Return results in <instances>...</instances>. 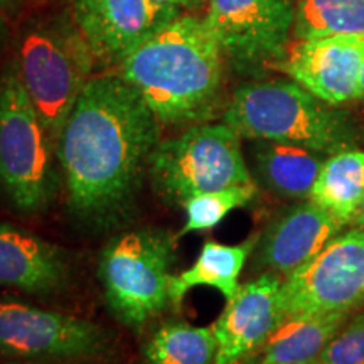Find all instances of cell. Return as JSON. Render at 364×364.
Wrapping results in <instances>:
<instances>
[{"instance_id":"cell-21","label":"cell","mask_w":364,"mask_h":364,"mask_svg":"<svg viewBox=\"0 0 364 364\" xmlns=\"http://www.w3.org/2000/svg\"><path fill=\"white\" fill-rule=\"evenodd\" d=\"M297 39L364 34V0H295Z\"/></svg>"},{"instance_id":"cell-29","label":"cell","mask_w":364,"mask_h":364,"mask_svg":"<svg viewBox=\"0 0 364 364\" xmlns=\"http://www.w3.org/2000/svg\"><path fill=\"white\" fill-rule=\"evenodd\" d=\"M297 364H326L324 361H321V359H317V361H311V363H297Z\"/></svg>"},{"instance_id":"cell-18","label":"cell","mask_w":364,"mask_h":364,"mask_svg":"<svg viewBox=\"0 0 364 364\" xmlns=\"http://www.w3.org/2000/svg\"><path fill=\"white\" fill-rule=\"evenodd\" d=\"M349 311L294 317L282 322L260 349L255 364H297L317 361L348 321Z\"/></svg>"},{"instance_id":"cell-27","label":"cell","mask_w":364,"mask_h":364,"mask_svg":"<svg viewBox=\"0 0 364 364\" xmlns=\"http://www.w3.org/2000/svg\"><path fill=\"white\" fill-rule=\"evenodd\" d=\"M2 364H58V363H48V361H6Z\"/></svg>"},{"instance_id":"cell-12","label":"cell","mask_w":364,"mask_h":364,"mask_svg":"<svg viewBox=\"0 0 364 364\" xmlns=\"http://www.w3.org/2000/svg\"><path fill=\"white\" fill-rule=\"evenodd\" d=\"M181 12L154 0H75V24L97 61L120 65Z\"/></svg>"},{"instance_id":"cell-25","label":"cell","mask_w":364,"mask_h":364,"mask_svg":"<svg viewBox=\"0 0 364 364\" xmlns=\"http://www.w3.org/2000/svg\"><path fill=\"white\" fill-rule=\"evenodd\" d=\"M26 0H0V14L4 17H14L19 14Z\"/></svg>"},{"instance_id":"cell-11","label":"cell","mask_w":364,"mask_h":364,"mask_svg":"<svg viewBox=\"0 0 364 364\" xmlns=\"http://www.w3.org/2000/svg\"><path fill=\"white\" fill-rule=\"evenodd\" d=\"M364 65V34L299 39L289 44L275 70L322 102L338 107L359 98Z\"/></svg>"},{"instance_id":"cell-10","label":"cell","mask_w":364,"mask_h":364,"mask_svg":"<svg viewBox=\"0 0 364 364\" xmlns=\"http://www.w3.org/2000/svg\"><path fill=\"white\" fill-rule=\"evenodd\" d=\"M223 56L241 71L275 68L289 48L294 0H208L203 17Z\"/></svg>"},{"instance_id":"cell-30","label":"cell","mask_w":364,"mask_h":364,"mask_svg":"<svg viewBox=\"0 0 364 364\" xmlns=\"http://www.w3.org/2000/svg\"><path fill=\"white\" fill-rule=\"evenodd\" d=\"M2 31H4V16L0 14V34H2Z\"/></svg>"},{"instance_id":"cell-20","label":"cell","mask_w":364,"mask_h":364,"mask_svg":"<svg viewBox=\"0 0 364 364\" xmlns=\"http://www.w3.org/2000/svg\"><path fill=\"white\" fill-rule=\"evenodd\" d=\"M218 343L211 327L167 321L142 349L144 364H215Z\"/></svg>"},{"instance_id":"cell-22","label":"cell","mask_w":364,"mask_h":364,"mask_svg":"<svg viewBox=\"0 0 364 364\" xmlns=\"http://www.w3.org/2000/svg\"><path fill=\"white\" fill-rule=\"evenodd\" d=\"M258 188L255 182L231 186V188L208 191L196 194L182 204L186 211V223L176 238L189 233H201L216 228L235 209L243 208L255 199Z\"/></svg>"},{"instance_id":"cell-2","label":"cell","mask_w":364,"mask_h":364,"mask_svg":"<svg viewBox=\"0 0 364 364\" xmlns=\"http://www.w3.org/2000/svg\"><path fill=\"white\" fill-rule=\"evenodd\" d=\"M223 58L204 21L179 14L118 66L161 124H196L220 102Z\"/></svg>"},{"instance_id":"cell-19","label":"cell","mask_w":364,"mask_h":364,"mask_svg":"<svg viewBox=\"0 0 364 364\" xmlns=\"http://www.w3.org/2000/svg\"><path fill=\"white\" fill-rule=\"evenodd\" d=\"M309 199L344 226L354 223L364 199V152L349 149L327 157Z\"/></svg>"},{"instance_id":"cell-23","label":"cell","mask_w":364,"mask_h":364,"mask_svg":"<svg viewBox=\"0 0 364 364\" xmlns=\"http://www.w3.org/2000/svg\"><path fill=\"white\" fill-rule=\"evenodd\" d=\"M318 359L326 364H364V311L341 327Z\"/></svg>"},{"instance_id":"cell-17","label":"cell","mask_w":364,"mask_h":364,"mask_svg":"<svg viewBox=\"0 0 364 364\" xmlns=\"http://www.w3.org/2000/svg\"><path fill=\"white\" fill-rule=\"evenodd\" d=\"M258 236L253 235L238 245H225L215 240L203 243L196 262L179 275L172 277L171 302L179 307L191 290L196 287L216 289L226 300H231L240 290L238 279L245 263L253 253L258 243Z\"/></svg>"},{"instance_id":"cell-15","label":"cell","mask_w":364,"mask_h":364,"mask_svg":"<svg viewBox=\"0 0 364 364\" xmlns=\"http://www.w3.org/2000/svg\"><path fill=\"white\" fill-rule=\"evenodd\" d=\"M70 282L65 252L41 236L0 223V285L22 292L48 295Z\"/></svg>"},{"instance_id":"cell-9","label":"cell","mask_w":364,"mask_h":364,"mask_svg":"<svg viewBox=\"0 0 364 364\" xmlns=\"http://www.w3.org/2000/svg\"><path fill=\"white\" fill-rule=\"evenodd\" d=\"M364 299V231L332 238L280 285L282 322L294 317L349 311Z\"/></svg>"},{"instance_id":"cell-7","label":"cell","mask_w":364,"mask_h":364,"mask_svg":"<svg viewBox=\"0 0 364 364\" xmlns=\"http://www.w3.org/2000/svg\"><path fill=\"white\" fill-rule=\"evenodd\" d=\"M154 191L171 206L196 194L252 182L240 135L226 124L194 125L159 142L149 161Z\"/></svg>"},{"instance_id":"cell-1","label":"cell","mask_w":364,"mask_h":364,"mask_svg":"<svg viewBox=\"0 0 364 364\" xmlns=\"http://www.w3.org/2000/svg\"><path fill=\"white\" fill-rule=\"evenodd\" d=\"M159 124L120 73L91 76L56 144L75 220L90 230H110L129 220L144 167L159 144Z\"/></svg>"},{"instance_id":"cell-24","label":"cell","mask_w":364,"mask_h":364,"mask_svg":"<svg viewBox=\"0 0 364 364\" xmlns=\"http://www.w3.org/2000/svg\"><path fill=\"white\" fill-rule=\"evenodd\" d=\"M154 2L162 7H169V9H174L177 12H181V11H188V9H194L196 6H199L203 0H154Z\"/></svg>"},{"instance_id":"cell-3","label":"cell","mask_w":364,"mask_h":364,"mask_svg":"<svg viewBox=\"0 0 364 364\" xmlns=\"http://www.w3.org/2000/svg\"><path fill=\"white\" fill-rule=\"evenodd\" d=\"M223 120L240 139L292 144L322 156H334L356 145L349 118L295 81L272 80L240 86Z\"/></svg>"},{"instance_id":"cell-28","label":"cell","mask_w":364,"mask_h":364,"mask_svg":"<svg viewBox=\"0 0 364 364\" xmlns=\"http://www.w3.org/2000/svg\"><path fill=\"white\" fill-rule=\"evenodd\" d=\"M359 98L364 100V65L361 70V80H359Z\"/></svg>"},{"instance_id":"cell-5","label":"cell","mask_w":364,"mask_h":364,"mask_svg":"<svg viewBox=\"0 0 364 364\" xmlns=\"http://www.w3.org/2000/svg\"><path fill=\"white\" fill-rule=\"evenodd\" d=\"M54 156L56 145L14 63L0 75V189L21 213H39L53 201Z\"/></svg>"},{"instance_id":"cell-8","label":"cell","mask_w":364,"mask_h":364,"mask_svg":"<svg viewBox=\"0 0 364 364\" xmlns=\"http://www.w3.org/2000/svg\"><path fill=\"white\" fill-rule=\"evenodd\" d=\"M102 326L0 297V361L88 363L112 353Z\"/></svg>"},{"instance_id":"cell-26","label":"cell","mask_w":364,"mask_h":364,"mask_svg":"<svg viewBox=\"0 0 364 364\" xmlns=\"http://www.w3.org/2000/svg\"><path fill=\"white\" fill-rule=\"evenodd\" d=\"M354 223H356L358 228H361V230L364 231V199H363V204H361V208H359V213H358Z\"/></svg>"},{"instance_id":"cell-4","label":"cell","mask_w":364,"mask_h":364,"mask_svg":"<svg viewBox=\"0 0 364 364\" xmlns=\"http://www.w3.org/2000/svg\"><path fill=\"white\" fill-rule=\"evenodd\" d=\"M176 238L169 231L140 228L112 238L100 255L105 302L122 324L142 331L172 306Z\"/></svg>"},{"instance_id":"cell-6","label":"cell","mask_w":364,"mask_h":364,"mask_svg":"<svg viewBox=\"0 0 364 364\" xmlns=\"http://www.w3.org/2000/svg\"><path fill=\"white\" fill-rule=\"evenodd\" d=\"M95 61L78 27L66 21L38 24L22 36L17 73L54 145Z\"/></svg>"},{"instance_id":"cell-13","label":"cell","mask_w":364,"mask_h":364,"mask_svg":"<svg viewBox=\"0 0 364 364\" xmlns=\"http://www.w3.org/2000/svg\"><path fill=\"white\" fill-rule=\"evenodd\" d=\"M282 280L275 273H263L258 279L240 285L225 311L213 324L218 343L215 364H241L260 353L272 334L282 324Z\"/></svg>"},{"instance_id":"cell-16","label":"cell","mask_w":364,"mask_h":364,"mask_svg":"<svg viewBox=\"0 0 364 364\" xmlns=\"http://www.w3.org/2000/svg\"><path fill=\"white\" fill-rule=\"evenodd\" d=\"M253 172L263 188L287 199L311 198L322 154L292 144L255 140L252 147Z\"/></svg>"},{"instance_id":"cell-14","label":"cell","mask_w":364,"mask_h":364,"mask_svg":"<svg viewBox=\"0 0 364 364\" xmlns=\"http://www.w3.org/2000/svg\"><path fill=\"white\" fill-rule=\"evenodd\" d=\"M343 228L338 218L311 199L300 203L273 218L258 236L255 265L267 273L290 275L316 257Z\"/></svg>"}]
</instances>
